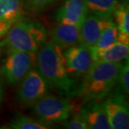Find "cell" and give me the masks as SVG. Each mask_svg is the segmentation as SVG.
Wrapping results in <instances>:
<instances>
[{
	"label": "cell",
	"instance_id": "obj_1",
	"mask_svg": "<svg viewBox=\"0 0 129 129\" xmlns=\"http://www.w3.org/2000/svg\"><path fill=\"white\" fill-rule=\"evenodd\" d=\"M35 63L48 85L64 94L72 91L74 83L66 71L62 47L52 42H44L37 50Z\"/></svg>",
	"mask_w": 129,
	"mask_h": 129
},
{
	"label": "cell",
	"instance_id": "obj_2",
	"mask_svg": "<svg viewBox=\"0 0 129 129\" xmlns=\"http://www.w3.org/2000/svg\"><path fill=\"white\" fill-rule=\"evenodd\" d=\"M123 64L120 62H95L84 75L79 93L86 101H100L118 83Z\"/></svg>",
	"mask_w": 129,
	"mask_h": 129
},
{
	"label": "cell",
	"instance_id": "obj_3",
	"mask_svg": "<svg viewBox=\"0 0 129 129\" xmlns=\"http://www.w3.org/2000/svg\"><path fill=\"white\" fill-rule=\"evenodd\" d=\"M47 36L46 29L40 23L19 19L12 24L3 44L9 52L36 53L46 42Z\"/></svg>",
	"mask_w": 129,
	"mask_h": 129
},
{
	"label": "cell",
	"instance_id": "obj_4",
	"mask_svg": "<svg viewBox=\"0 0 129 129\" xmlns=\"http://www.w3.org/2000/svg\"><path fill=\"white\" fill-rule=\"evenodd\" d=\"M32 109L40 121L47 125L66 121L75 111L68 100L47 94L32 105Z\"/></svg>",
	"mask_w": 129,
	"mask_h": 129
},
{
	"label": "cell",
	"instance_id": "obj_5",
	"mask_svg": "<svg viewBox=\"0 0 129 129\" xmlns=\"http://www.w3.org/2000/svg\"><path fill=\"white\" fill-rule=\"evenodd\" d=\"M36 53L12 51L5 60L0 73L6 82L10 85L20 83L33 68Z\"/></svg>",
	"mask_w": 129,
	"mask_h": 129
},
{
	"label": "cell",
	"instance_id": "obj_6",
	"mask_svg": "<svg viewBox=\"0 0 129 129\" xmlns=\"http://www.w3.org/2000/svg\"><path fill=\"white\" fill-rule=\"evenodd\" d=\"M66 71L70 78L85 75L95 62L90 47L78 44L63 51Z\"/></svg>",
	"mask_w": 129,
	"mask_h": 129
},
{
	"label": "cell",
	"instance_id": "obj_7",
	"mask_svg": "<svg viewBox=\"0 0 129 129\" xmlns=\"http://www.w3.org/2000/svg\"><path fill=\"white\" fill-rule=\"evenodd\" d=\"M48 88L49 85L38 71L31 70L21 81L17 99L23 105L32 106L46 95Z\"/></svg>",
	"mask_w": 129,
	"mask_h": 129
},
{
	"label": "cell",
	"instance_id": "obj_8",
	"mask_svg": "<svg viewBox=\"0 0 129 129\" xmlns=\"http://www.w3.org/2000/svg\"><path fill=\"white\" fill-rule=\"evenodd\" d=\"M103 104L111 128H128V107L124 97L115 95L108 98Z\"/></svg>",
	"mask_w": 129,
	"mask_h": 129
},
{
	"label": "cell",
	"instance_id": "obj_9",
	"mask_svg": "<svg viewBox=\"0 0 129 129\" xmlns=\"http://www.w3.org/2000/svg\"><path fill=\"white\" fill-rule=\"evenodd\" d=\"M115 22L111 18H103L93 14L87 15L80 27V44L88 47H93L101 35L102 32Z\"/></svg>",
	"mask_w": 129,
	"mask_h": 129
},
{
	"label": "cell",
	"instance_id": "obj_10",
	"mask_svg": "<svg viewBox=\"0 0 129 129\" xmlns=\"http://www.w3.org/2000/svg\"><path fill=\"white\" fill-rule=\"evenodd\" d=\"M88 12L83 0H64L63 5L57 11L55 19L60 24L80 27Z\"/></svg>",
	"mask_w": 129,
	"mask_h": 129
},
{
	"label": "cell",
	"instance_id": "obj_11",
	"mask_svg": "<svg viewBox=\"0 0 129 129\" xmlns=\"http://www.w3.org/2000/svg\"><path fill=\"white\" fill-rule=\"evenodd\" d=\"M90 101L91 102L80 111L88 124V128L111 129L103 102Z\"/></svg>",
	"mask_w": 129,
	"mask_h": 129
},
{
	"label": "cell",
	"instance_id": "obj_12",
	"mask_svg": "<svg viewBox=\"0 0 129 129\" xmlns=\"http://www.w3.org/2000/svg\"><path fill=\"white\" fill-rule=\"evenodd\" d=\"M50 36V42L62 49L80 44V31L77 26L58 23L52 29Z\"/></svg>",
	"mask_w": 129,
	"mask_h": 129
},
{
	"label": "cell",
	"instance_id": "obj_13",
	"mask_svg": "<svg viewBox=\"0 0 129 129\" xmlns=\"http://www.w3.org/2000/svg\"><path fill=\"white\" fill-rule=\"evenodd\" d=\"M128 45L117 42L106 50L93 54V57L95 62H120L123 60L128 59Z\"/></svg>",
	"mask_w": 129,
	"mask_h": 129
},
{
	"label": "cell",
	"instance_id": "obj_14",
	"mask_svg": "<svg viewBox=\"0 0 129 129\" xmlns=\"http://www.w3.org/2000/svg\"><path fill=\"white\" fill-rule=\"evenodd\" d=\"M88 11L93 15L103 18H111L119 5L118 0H83Z\"/></svg>",
	"mask_w": 129,
	"mask_h": 129
},
{
	"label": "cell",
	"instance_id": "obj_15",
	"mask_svg": "<svg viewBox=\"0 0 129 129\" xmlns=\"http://www.w3.org/2000/svg\"><path fill=\"white\" fill-rule=\"evenodd\" d=\"M23 13L22 0H0V19L15 22Z\"/></svg>",
	"mask_w": 129,
	"mask_h": 129
},
{
	"label": "cell",
	"instance_id": "obj_16",
	"mask_svg": "<svg viewBox=\"0 0 129 129\" xmlns=\"http://www.w3.org/2000/svg\"><path fill=\"white\" fill-rule=\"evenodd\" d=\"M118 29L116 26L113 25L105 29L103 32L96 43L93 47H90L92 49V53L101 52L107 49L111 46L113 44L118 42Z\"/></svg>",
	"mask_w": 129,
	"mask_h": 129
},
{
	"label": "cell",
	"instance_id": "obj_17",
	"mask_svg": "<svg viewBox=\"0 0 129 129\" xmlns=\"http://www.w3.org/2000/svg\"><path fill=\"white\" fill-rule=\"evenodd\" d=\"M115 24L119 32L129 35V10L128 4H119L113 14Z\"/></svg>",
	"mask_w": 129,
	"mask_h": 129
},
{
	"label": "cell",
	"instance_id": "obj_18",
	"mask_svg": "<svg viewBox=\"0 0 129 129\" xmlns=\"http://www.w3.org/2000/svg\"><path fill=\"white\" fill-rule=\"evenodd\" d=\"M10 127L14 129H47L50 127L29 117L17 115L10 122Z\"/></svg>",
	"mask_w": 129,
	"mask_h": 129
},
{
	"label": "cell",
	"instance_id": "obj_19",
	"mask_svg": "<svg viewBox=\"0 0 129 129\" xmlns=\"http://www.w3.org/2000/svg\"><path fill=\"white\" fill-rule=\"evenodd\" d=\"M64 127L69 129H87L88 124L80 113H75L69 120H66Z\"/></svg>",
	"mask_w": 129,
	"mask_h": 129
},
{
	"label": "cell",
	"instance_id": "obj_20",
	"mask_svg": "<svg viewBox=\"0 0 129 129\" xmlns=\"http://www.w3.org/2000/svg\"><path fill=\"white\" fill-rule=\"evenodd\" d=\"M57 0H27L25 7L32 12H40Z\"/></svg>",
	"mask_w": 129,
	"mask_h": 129
},
{
	"label": "cell",
	"instance_id": "obj_21",
	"mask_svg": "<svg viewBox=\"0 0 129 129\" xmlns=\"http://www.w3.org/2000/svg\"><path fill=\"white\" fill-rule=\"evenodd\" d=\"M120 83V87L125 93L129 92V65L128 62L125 64H123L122 69L120 70L118 81Z\"/></svg>",
	"mask_w": 129,
	"mask_h": 129
},
{
	"label": "cell",
	"instance_id": "obj_22",
	"mask_svg": "<svg viewBox=\"0 0 129 129\" xmlns=\"http://www.w3.org/2000/svg\"><path fill=\"white\" fill-rule=\"evenodd\" d=\"M12 24L13 22H12L0 19V36L6 35Z\"/></svg>",
	"mask_w": 129,
	"mask_h": 129
},
{
	"label": "cell",
	"instance_id": "obj_23",
	"mask_svg": "<svg viewBox=\"0 0 129 129\" xmlns=\"http://www.w3.org/2000/svg\"><path fill=\"white\" fill-rule=\"evenodd\" d=\"M2 96H3V88H2V84L1 79H0V102L2 99Z\"/></svg>",
	"mask_w": 129,
	"mask_h": 129
}]
</instances>
